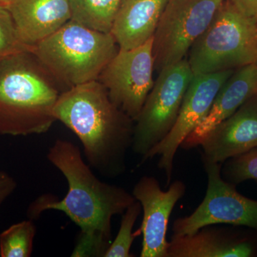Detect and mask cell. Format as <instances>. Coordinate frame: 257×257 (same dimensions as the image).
Masks as SVG:
<instances>
[{
	"mask_svg": "<svg viewBox=\"0 0 257 257\" xmlns=\"http://www.w3.org/2000/svg\"><path fill=\"white\" fill-rule=\"evenodd\" d=\"M47 157L65 177L68 190L61 200L47 195L37 198L29 207V216L62 211L81 230L72 256H104L111 243L112 218L121 215L136 199L122 187L97 178L79 147L71 142L56 140Z\"/></svg>",
	"mask_w": 257,
	"mask_h": 257,
	"instance_id": "cell-1",
	"label": "cell"
},
{
	"mask_svg": "<svg viewBox=\"0 0 257 257\" xmlns=\"http://www.w3.org/2000/svg\"><path fill=\"white\" fill-rule=\"evenodd\" d=\"M54 115L80 140L92 168L107 177L126 170L135 121L123 112L98 80L69 88L59 96Z\"/></svg>",
	"mask_w": 257,
	"mask_h": 257,
	"instance_id": "cell-2",
	"label": "cell"
},
{
	"mask_svg": "<svg viewBox=\"0 0 257 257\" xmlns=\"http://www.w3.org/2000/svg\"><path fill=\"white\" fill-rule=\"evenodd\" d=\"M62 88L27 50L0 59V135L47 133Z\"/></svg>",
	"mask_w": 257,
	"mask_h": 257,
	"instance_id": "cell-3",
	"label": "cell"
},
{
	"mask_svg": "<svg viewBox=\"0 0 257 257\" xmlns=\"http://www.w3.org/2000/svg\"><path fill=\"white\" fill-rule=\"evenodd\" d=\"M119 50L111 33L94 31L70 20L30 51L67 90L97 80Z\"/></svg>",
	"mask_w": 257,
	"mask_h": 257,
	"instance_id": "cell-4",
	"label": "cell"
},
{
	"mask_svg": "<svg viewBox=\"0 0 257 257\" xmlns=\"http://www.w3.org/2000/svg\"><path fill=\"white\" fill-rule=\"evenodd\" d=\"M187 55L194 75L256 64L257 22L224 0Z\"/></svg>",
	"mask_w": 257,
	"mask_h": 257,
	"instance_id": "cell-5",
	"label": "cell"
},
{
	"mask_svg": "<svg viewBox=\"0 0 257 257\" xmlns=\"http://www.w3.org/2000/svg\"><path fill=\"white\" fill-rule=\"evenodd\" d=\"M193 77L187 58L159 72L135 121L132 149L143 159L173 127Z\"/></svg>",
	"mask_w": 257,
	"mask_h": 257,
	"instance_id": "cell-6",
	"label": "cell"
},
{
	"mask_svg": "<svg viewBox=\"0 0 257 257\" xmlns=\"http://www.w3.org/2000/svg\"><path fill=\"white\" fill-rule=\"evenodd\" d=\"M224 0H169L154 34L155 71L187 58Z\"/></svg>",
	"mask_w": 257,
	"mask_h": 257,
	"instance_id": "cell-7",
	"label": "cell"
},
{
	"mask_svg": "<svg viewBox=\"0 0 257 257\" xmlns=\"http://www.w3.org/2000/svg\"><path fill=\"white\" fill-rule=\"evenodd\" d=\"M204 165L208 179L205 197L192 214L174 221L173 236L192 234L206 226L222 224L257 231V200L244 197L236 185L223 178L221 164L204 162Z\"/></svg>",
	"mask_w": 257,
	"mask_h": 257,
	"instance_id": "cell-8",
	"label": "cell"
},
{
	"mask_svg": "<svg viewBox=\"0 0 257 257\" xmlns=\"http://www.w3.org/2000/svg\"><path fill=\"white\" fill-rule=\"evenodd\" d=\"M153 37L130 49H119L99 75L111 101L134 121L153 87Z\"/></svg>",
	"mask_w": 257,
	"mask_h": 257,
	"instance_id": "cell-9",
	"label": "cell"
},
{
	"mask_svg": "<svg viewBox=\"0 0 257 257\" xmlns=\"http://www.w3.org/2000/svg\"><path fill=\"white\" fill-rule=\"evenodd\" d=\"M235 69L194 75L175 125L162 141L150 150L143 160L160 157L158 167L165 172L167 185L171 184L177 150L210 110L214 98Z\"/></svg>",
	"mask_w": 257,
	"mask_h": 257,
	"instance_id": "cell-10",
	"label": "cell"
},
{
	"mask_svg": "<svg viewBox=\"0 0 257 257\" xmlns=\"http://www.w3.org/2000/svg\"><path fill=\"white\" fill-rule=\"evenodd\" d=\"M169 186L167 190H162L156 178L144 176L134 187L132 194L143 211L141 257H167L169 221L176 204L186 192L182 181H175Z\"/></svg>",
	"mask_w": 257,
	"mask_h": 257,
	"instance_id": "cell-11",
	"label": "cell"
},
{
	"mask_svg": "<svg viewBox=\"0 0 257 257\" xmlns=\"http://www.w3.org/2000/svg\"><path fill=\"white\" fill-rule=\"evenodd\" d=\"M199 146L203 162L221 165L257 148V94L213 128Z\"/></svg>",
	"mask_w": 257,
	"mask_h": 257,
	"instance_id": "cell-12",
	"label": "cell"
},
{
	"mask_svg": "<svg viewBox=\"0 0 257 257\" xmlns=\"http://www.w3.org/2000/svg\"><path fill=\"white\" fill-rule=\"evenodd\" d=\"M256 94L257 64L235 69L216 94L207 116L184 140L180 147L189 150L199 146L213 128L234 114Z\"/></svg>",
	"mask_w": 257,
	"mask_h": 257,
	"instance_id": "cell-13",
	"label": "cell"
},
{
	"mask_svg": "<svg viewBox=\"0 0 257 257\" xmlns=\"http://www.w3.org/2000/svg\"><path fill=\"white\" fill-rule=\"evenodd\" d=\"M5 6L20 40L30 49L71 20L68 0H10Z\"/></svg>",
	"mask_w": 257,
	"mask_h": 257,
	"instance_id": "cell-14",
	"label": "cell"
},
{
	"mask_svg": "<svg viewBox=\"0 0 257 257\" xmlns=\"http://www.w3.org/2000/svg\"><path fill=\"white\" fill-rule=\"evenodd\" d=\"M169 0H121L111 34L119 49L130 50L154 36Z\"/></svg>",
	"mask_w": 257,
	"mask_h": 257,
	"instance_id": "cell-15",
	"label": "cell"
},
{
	"mask_svg": "<svg viewBox=\"0 0 257 257\" xmlns=\"http://www.w3.org/2000/svg\"><path fill=\"white\" fill-rule=\"evenodd\" d=\"M252 243L223 230L206 226L192 234L172 236L167 257H250Z\"/></svg>",
	"mask_w": 257,
	"mask_h": 257,
	"instance_id": "cell-16",
	"label": "cell"
},
{
	"mask_svg": "<svg viewBox=\"0 0 257 257\" xmlns=\"http://www.w3.org/2000/svg\"><path fill=\"white\" fill-rule=\"evenodd\" d=\"M121 0H68L71 20L94 31L111 33Z\"/></svg>",
	"mask_w": 257,
	"mask_h": 257,
	"instance_id": "cell-17",
	"label": "cell"
},
{
	"mask_svg": "<svg viewBox=\"0 0 257 257\" xmlns=\"http://www.w3.org/2000/svg\"><path fill=\"white\" fill-rule=\"evenodd\" d=\"M36 227L32 219L12 225L0 234V256L30 257Z\"/></svg>",
	"mask_w": 257,
	"mask_h": 257,
	"instance_id": "cell-18",
	"label": "cell"
},
{
	"mask_svg": "<svg viewBox=\"0 0 257 257\" xmlns=\"http://www.w3.org/2000/svg\"><path fill=\"white\" fill-rule=\"evenodd\" d=\"M141 212V204L136 200L121 214L119 231L106 249L104 257L133 256L130 251L134 240L141 233L140 229L134 233L133 229Z\"/></svg>",
	"mask_w": 257,
	"mask_h": 257,
	"instance_id": "cell-19",
	"label": "cell"
},
{
	"mask_svg": "<svg viewBox=\"0 0 257 257\" xmlns=\"http://www.w3.org/2000/svg\"><path fill=\"white\" fill-rule=\"evenodd\" d=\"M225 162L221 175L229 183L236 185L245 181L257 182V148Z\"/></svg>",
	"mask_w": 257,
	"mask_h": 257,
	"instance_id": "cell-20",
	"label": "cell"
},
{
	"mask_svg": "<svg viewBox=\"0 0 257 257\" xmlns=\"http://www.w3.org/2000/svg\"><path fill=\"white\" fill-rule=\"evenodd\" d=\"M27 50L31 49L20 40L9 10L0 3V59Z\"/></svg>",
	"mask_w": 257,
	"mask_h": 257,
	"instance_id": "cell-21",
	"label": "cell"
},
{
	"mask_svg": "<svg viewBox=\"0 0 257 257\" xmlns=\"http://www.w3.org/2000/svg\"><path fill=\"white\" fill-rule=\"evenodd\" d=\"M17 182L6 172L0 171V207L5 201L14 192Z\"/></svg>",
	"mask_w": 257,
	"mask_h": 257,
	"instance_id": "cell-22",
	"label": "cell"
},
{
	"mask_svg": "<svg viewBox=\"0 0 257 257\" xmlns=\"http://www.w3.org/2000/svg\"><path fill=\"white\" fill-rule=\"evenodd\" d=\"M236 9L257 22V0H229Z\"/></svg>",
	"mask_w": 257,
	"mask_h": 257,
	"instance_id": "cell-23",
	"label": "cell"
},
{
	"mask_svg": "<svg viewBox=\"0 0 257 257\" xmlns=\"http://www.w3.org/2000/svg\"><path fill=\"white\" fill-rule=\"evenodd\" d=\"M10 1V0H0V3H1V4L6 5Z\"/></svg>",
	"mask_w": 257,
	"mask_h": 257,
	"instance_id": "cell-24",
	"label": "cell"
}]
</instances>
